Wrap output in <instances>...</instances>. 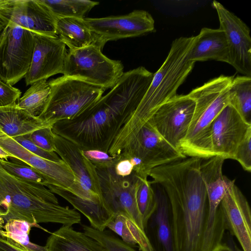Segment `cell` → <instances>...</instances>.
I'll list each match as a JSON object with an SVG mask.
<instances>
[{
  "mask_svg": "<svg viewBox=\"0 0 251 251\" xmlns=\"http://www.w3.org/2000/svg\"><path fill=\"white\" fill-rule=\"evenodd\" d=\"M153 74L143 66L124 72L107 94L75 118L55 123L53 132L81 149L108 152L118 128L137 107Z\"/></svg>",
  "mask_w": 251,
  "mask_h": 251,
  "instance_id": "6da1fadb",
  "label": "cell"
},
{
  "mask_svg": "<svg viewBox=\"0 0 251 251\" xmlns=\"http://www.w3.org/2000/svg\"><path fill=\"white\" fill-rule=\"evenodd\" d=\"M201 159L186 156L155 167L148 175L168 197L175 251H203L208 201L200 171Z\"/></svg>",
  "mask_w": 251,
  "mask_h": 251,
  "instance_id": "7a4b0ae2",
  "label": "cell"
},
{
  "mask_svg": "<svg viewBox=\"0 0 251 251\" xmlns=\"http://www.w3.org/2000/svg\"><path fill=\"white\" fill-rule=\"evenodd\" d=\"M196 36L175 39L163 64L153 74L151 82L133 113L124 122L114 144L125 149L158 108L176 95V92L193 69L189 55Z\"/></svg>",
  "mask_w": 251,
  "mask_h": 251,
  "instance_id": "3957f363",
  "label": "cell"
},
{
  "mask_svg": "<svg viewBox=\"0 0 251 251\" xmlns=\"http://www.w3.org/2000/svg\"><path fill=\"white\" fill-rule=\"evenodd\" d=\"M0 219L25 221L33 226L53 223L72 226L81 222L75 209L59 204L47 187L12 175L0 164Z\"/></svg>",
  "mask_w": 251,
  "mask_h": 251,
  "instance_id": "277c9868",
  "label": "cell"
},
{
  "mask_svg": "<svg viewBox=\"0 0 251 251\" xmlns=\"http://www.w3.org/2000/svg\"><path fill=\"white\" fill-rule=\"evenodd\" d=\"M234 76L221 75L187 95L195 102L194 113L180 151L186 156L207 158L214 156L211 144L212 124L229 104L228 90Z\"/></svg>",
  "mask_w": 251,
  "mask_h": 251,
  "instance_id": "5b68a950",
  "label": "cell"
},
{
  "mask_svg": "<svg viewBox=\"0 0 251 251\" xmlns=\"http://www.w3.org/2000/svg\"><path fill=\"white\" fill-rule=\"evenodd\" d=\"M50 91L43 109L37 116L52 126L57 122L72 120L95 104L103 88L64 75L50 80Z\"/></svg>",
  "mask_w": 251,
  "mask_h": 251,
  "instance_id": "8992f818",
  "label": "cell"
},
{
  "mask_svg": "<svg viewBox=\"0 0 251 251\" xmlns=\"http://www.w3.org/2000/svg\"><path fill=\"white\" fill-rule=\"evenodd\" d=\"M102 49L91 45L69 50L63 75L79 79L104 89H111L124 74L121 61L111 59L102 53Z\"/></svg>",
  "mask_w": 251,
  "mask_h": 251,
  "instance_id": "52a82bcc",
  "label": "cell"
},
{
  "mask_svg": "<svg viewBox=\"0 0 251 251\" xmlns=\"http://www.w3.org/2000/svg\"><path fill=\"white\" fill-rule=\"evenodd\" d=\"M225 159L218 156L201 159L200 171L208 201V215L203 244L209 247L222 240L227 227L220 203L227 190L235 183L223 174Z\"/></svg>",
  "mask_w": 251,
  "mask_h": 251,
  "instance_id": "ba28073f",
  "label": "cell"
},
{
  "mask_svg": "<svg viewBox=\"0 0 251 251\" xmlns=\"http://www.w3.org/2000/svg\"><path fill=\"white\" fill-rule=\"evenodd\" d=\"M34 48L33 33L8 22L0 34V79L13 86L25 77Z\"/></svg>",
  "mask_w": 251,
  "mask_h": 251,
  "instance_id": "9c48e42d",
  "label": "cell"
},
{
  "mask_svg": "<svg viewBox=\"0 0 251 251\" xmlns=\"http://www.w3.org/2000/svg\"><path fill=\"white\" fill-rule=\"evenodd\" d=\"M113 167L96 168L103 203L113 216L125 213L145 231L136 200L140 177L134 172L127 176H119L115 173Z\"/></svg>",
  "mask_w": 251,
  "mask_h": 251,
  "instance_id": "30bf717a",
  "label": "cell"
},
{
  "mask_svg": "<svg viewBox=\"0 0 251 251\" xmlns=\"http://www.w3.org/2000/svg\"><path fill=\"white\" fill-rule=\"evenodd\" d=\"M55 152L73 171L75 182L69 191L77 197L103 203L96 167L81 152V149L55 134Z\"/></svg>",
  "mask_w": 251,
  "mask_h": 251,
  "instance_id": "8fae6325",
  "label": "cell"
},
{
  "mask_svg": "<svg viewBox=\"0 0 251 251\" xmlns=\"http://www.w3.org/2000/svg\"><path fill=\"white\" fill-rule=\"evenodd\" d=\"M195 106V101L187 94L176 95L161 105L148 122L171 145L181 151V144L186 135Z\"/></svg>",
  "mask_w": 251,
  "mask_h": 251,
  "instance_id": "7c38bea8",
  "label": "cell"
},
{
  "mask_svg": "<svg viewBox=\"0 0 251 251\" xmlns=\"http://www.w3.org/2000/svg\"><path fill=\"white\" fill-rule=\"evenodd\" d=\"M220 28L225 33L229 54V64L243 75L251 77V37L247 25L220 2L212 3Z\"/></svg>",
  "mask_w": 251,
  "mask_h": 251,
  "instance_id": "4fadbf2b",
  "label": "cell"
},
{
  "mask_svg": "<svg viewBox=\"0 0 251 251\" xmlns=\"http://www.w3.org/2000/svg\"><path fill=\"white\" fill-rule=\"evenodd\" d=\"M0 16L32 32L58 37L56 18L41 0H0Z\"/></svg>",
  "mask_w": 251,
  "mask_h": 251,
  "instance_id": "5bb4252c",
  "label": "cell"
},
{
  "mask_svg": "<svg viewBox=\"0 0 251 251\" xmlns=\"http://www.w3.org/2000/svg\"><path fill=\"white\" fill-rule=\"evenodd\" d=\"M90 29L105 43L109 41L139 36L154 30L152 16L143 10H134L124 15L100 18H84Z\"/></svg>",
  "mask_w": 251,
  "mask_h": 251,
  "instance_id": "9a60e30c",
  "label": "cell"
},
{
  "mask_svg": "<svg viewBox=\"0 0 251 251\" xmlns=\"http://www.w3.org/2000/svg\"><path fill=\"white\" fill-rule=\"evenodd\" d=\"M251 130V123L248 122L231 104H228L216 117L211 126V144L214 156L225 159H233L238 145Z\"/></svg>",
  "mask_w": 251,
  "mask_h": 251,
  "instance_id": "2e32d148",
  "label": "cell"
},
{
  "mask_svg": "<svg viewBox=\"0 0 251 251\" xmlns=\"http://www.w3.org/2000/svg\"><path fill=\"white\" fill-rule=\"evenodd\" d=\"M33 33L34 48L29 69L25 76L26 86L63 73L68 50L58 38Z\"/></svg>",
  "mask_w": 251,
  "mask_h": 251,
  "instance_id": "e0dca14e",
  "label": "cell"
},
{
  "mask_svg": "<svg viewBox=\"0 0 251 251\" xmlns=\"http://www.w3.org/2000/svg\"><path fill=\"white\" fill-rule=\"evenodd\" d=\"M122 152L138 157L148 176L155 167L186 157L165 140L149 122Z\"/></svg>",
  "mask_w": 251,
  "mask_h": 251,
  "instance_id": "ac0fdd59",
  "label": "cell"
},
{
  "mask_svg": "<svg viewBox=\"0 0 251 251\" xmlns=\"http://www.w3.org/2000/svg\"><path fill=\"white\" fill-rule=\"evenodd\" d=\"M219 207L227 230L236 237L243 251H251V208L247 199L235 183L225 193Z\"/></svg>",
  "mask_w": 251,
  "mask_h": 251,
  "instance_id": "d6986e66",
  "label": "cell"
},
{
  "mask_svg": "<svg viewBox=\"0 0 251 251\" xmlns=\"http://www.w3.org/2000/svg\"><path fill=\"white\" fill-rule=\"evenodd\" d=\"M152 184L155 185L153 188L156 205L147 222L145 232L154 251H175L168 197L160 185Z\"/></svg>",
  "mask_w": 251,
  "mask_h": 251,
  "instance_id": "ffe728a7",
  "label": "cell"
},
{
  "mask_svg": "<svg viewBox=\"0 0 251 251\" xmlns=\"http://www.w3.org/2000/svg\"><path fill=\"white\" fill-rule=\"evenodd\" d=\"M56 32L58 38L69 47V50L91 45L103 49L106 44L99 35L90 29L84 18H57Z\"/></svg>",
  "mask_w": 251,
  "mask_h": 251,
  "instance_id": "44dd1931",
  "label": "cell"
},
{
  "mask_svg": "<svg viewBox=\"0 0 251 251\" xmlns=\"http://www.w3.org/2000/svg\"><path fill=\"white\" fill-rule=\"evenodd\" d=\"M196 61L214 60L229 64V54L225 33L220 28L203 27L196 40L189 55Z\"/></svg>",
  "mask_w": 251,
  "mask_h": 251,
  "instance_id": "7402d4cb",
  "label": "cell"
},
{
  "mask_svg": "<svg viewBox=\"0 0 251 251\" xmlns=\"http://www.w3.org/2000/svg\"><path fill=\"white\" fill-rule=\"evenodd\" d=\"M45 247L46 251H107L96 240L67 226L52 232Z\"/></svg>",
  "mask_w": 251,
  "mask_h": 251,
  "instance_id": "603a6c76",
  "label": "cell"
},
{
  "mask_svg": "<svg viewBox=\"0 0 251 251\" xmlns=\"http://www.w3.org/2000/svg\"><path fill=\"white\" fill-rule=\"evenodd\" d=\"M49 126H51L17 107L16 104L0 108V129L12 138L31 134Z\"/></svg>",
  "mask_w": 251,
  "mask_h": 251,
  "instance_id": "cb8c5ba5",
  "label": "cell"
},
{
  "mask_svg": "<svg viewBox=\"0 0 251 251\" xmlns=\"http://www.w3.org/2000/svg\"><path fill=\"white\" fill-rule=\"evenodd\" d=\"M52 193L68 201L75 209L83 214L89 220L91 226L100 231L107 227L114 216L100 202H94L81 199L68 190L53 185L47 187Z\"/></svg>",
  "mask_w": 251,
  "mask_h": 251,
  "instance_id": "d4e9b609",
  "label": "cell"
},
{
  "mask_svg": "<svg viewBox=\"0 0 251 251\" xmlns=\"http://www.w3.org/2000/svg\"><path fill=\"white\" fill-rule=\"evenodd\" d=\"M26 163L51 179L56 186L70 191L75 182L72 170L62 160L55 162L31 154Z\"/></svg>",
  "mask_w": 251,
  "mask_h": 251,
  "instance_id": "484cf974",
  "label": "cell"
},
{
  "mask_svg": "<svg viewBox=\"0 0 251 251\" xmlns=\"http://www.w3.org/2000/svg\"><path fill=\"white\" fill-rule=\"evenodd\" d=\"M229 104L251 123V77H234L228 90Z\"/></svg>",
  "mask_w": 251,
  "mask_h": 251,
  "instance_id": "4316f807",
  "label": "cell"
},
{
  "mask_svg": "<svg viewBox=\"0 0 251 251\" xmlns=\"http://www.w3.org/2000/svg\"><path fill=\"white\" fill-rule=\"evenodd\" d=\"M50 91V88L47 80L36 81L19 99L16 106L37 117L46 104Z\"/></svg>",
  "mask_w": 251,
  "mask_h": 251,
  "instance_id": "83f0119b",
  "label": "cell"
},
{
  "mask_svg": "<svg viewBox=\"0 0 251 251\" xmlns=\"http://www.w3.org/2000/svg\"><path fill=\"white\" fill-rule=\"evenodd\" d=\"M56 18L84 19L99 2L90 0H41Z\"/></svg>",
  "mask_w": 251,
  "mask_h": 251,
  "instance_id": "f1b7e54d",
  "label": "cell"
},
{
  "mask_svg": "<svg viewBox=\"0 0 251 251\" xmlns=\"http://www.w3.org/2000/svg\"><path fill=\"white\" fill-rule=\"evenodd\" d=\"M33 226L28 222L21 220H10L6 222L3 228L6 232L5 239L17 247L29 251H46L45 246H41L29 241V233Z\"/></svg>",
  "mask_w": 251,
  "mask_h": 251,
  "instance_id": "f546056e",
  "label": "cell"
},
{
  "mask_svg": "<svg viewBox=\"0 0 251 251\" xmlns=\"http://www.w3.org/2000/svg\"><path fill=\"white\" fill-rule=\"evenodd\" d=\"M10 158V161L0 160V164L10 174L25 181L46 187L49 185L56 186L54 181L35 168L16 158Z\"/></svg>",
  "mask_w": 251,
  "mask_h": 251,
  "instance_id": "4dcf8cb0",
  "label": "cell"
},
{
  "mask_svg": "<svg viewBox=\"0 0 251 251\" xmlns=\"http://www.w3.org/2000/svg\"><path fill=\"white\" fill-rule=\"evenodd\" d=\"M136 200L145 229L147 222L155 210L156 205L154 189L147 178L140 177Z\"/></svg>",
  "mask_w": 251,
  "mask_h": 251,
  "instance_id": "1f68e13d",
  "label": "cell"
},
{
  "mask_svg": "<svg viewBox=\"0 0 251 251\" xmlns=\"http://www.w3.org/2000/svg\"><path fill=\"white\" fill-rule=\"evenodd\" d=\"M82 227L86 234L100 242L107 251H137L109 231H100L86 225Z\"/></svg>",
  "mask_w": 251,
  "mask_h": 251,
  "instance_id": "d6a6232c",
  "label": "cell"
},
{
  "mask_svg": "<svg viewBox=\"0 0 251 251\" xmlns=\"http://www.w3.org/2000/svg\"><path fill=\"white\" fill-rule=\"evenodd\" d=\"M128 217L123 213L116 214L109 222L107 227L120 236L124 242L134 247L137 244L127 223Z\"/></svg>",
  "mask_w": 251,
  "mask_h": 251,
  "instance_id": "836d02e7",
  "label": "cell"
},
{
  "mask_svg": "<svg viewBox=\"0 0 251 251\" xmlns=\"http://www.w3.org/2000/svg\"><path fill=\"white\" fill-rule=\"evenodd\" d=\"M81 151L97 169H106L114 166L119 156H111L108 152L99 150H82Z\"/></svg>",
  "mask_w": 251,
  "mask_h": 251,
  "instance_id": "e575fe53",
  "label": "cell"
},
{
  "mask_svg": "<svg viewBox=\"0 0 251 251\" xmlns=\"http://www.w3.org/2000/svg\"><path fill=\"white\" fill-rule=\"evenodd\" d=\"M30 136L33 142L41 149L55 152V133L51 126L37 129L32 132Z\"/></svg>",
  "mask_w": 251,
  "mask_h": 251,
  "instance_id": "d590c367",
  "label": "cell"
},
{
  "mask_svg": "<svg viewBox=\"0 0 251 251\" xmlns=\"http://www.w3.org/2000/svg\"><path fill=\"white\" fill-rule=\"evenodd\" d=\"M0 146L19 160L26 162L31 152L0 129Z\"/></svg>",
  "mask_w": 251,
  "mask_h": 251,
  "instance_id": "8d00e7d4",
  "label": "cell"
},
{
  "mask_svg": "<svg viewBox=\"0 0 251 251\" xmlns=\"http://www.w3.org/2000/svg\"><path fill=\"white\" fill-rule=\"evenodd\" d=\"M13 138L22 146L36 156L55 162L62 161L56 152H49L37 146L32 141L30 134L17 136Z\"/></svg>",
  "mask_w": 251,
  "mask_h": 251,
  "instance_id": "74e56055",
  "label": "cell"
},
{
  "mask_svg": "<svg viewBox=\"0 0 251 251\" xmlns=\"http://www.w3.org/2000/svg\"><path fill=\"white\" fill-rule=\"evenodd\" d=\"M246 171H251V130L238 145L234 158Z\"/></svg>",
  "mask_w": 251,
  "mask_h": 251,
  "instance_id": "f35d334b",
  "label": "cell"
},
{
  "mask_svg": "<svg viewBox=\"0 0 251 251\" xmlns=\"http://www.w3.org/2000/svg\"><path fill=\"white\" fill-rule=\"evenodd\" d=\"M21 91L0 79V108L13 106L16 104L21 95Z\"/></svg>",
  "mask_w": 251,
  "mask_h": 251,
  "instance_id": "ab89813d",
  "label": "cell"
},
{
  "mask_svg": "<svg viewBox=\"0 0 251 251\" xmlns=\"http://www.w3.org/2000/svg\"><path fill=\"white\" fill-rule=\"evenodd\" d=\"M119 156V160L113 167L114 171L116 175L122 177L131 175L133 172V166L129 160L121 157Z\"/></svg>",
  "mask_w": 251,
  "mask_h": 251,
  "instance_id": "60d3db41",
  "label": "cell"
},
{
  "mask_svg": "<svg viewBox=\"0 0 251 251\" xmlns=\"http://www.w3.org/2000/svg\"><path fill=\"white\" fill-rule=\"evenodd\" d=\"M213 251H242L235 243L232 235L230 234L229 237L222 242L214 249Z\"/></svg>",
  "mask_w": 251,
  "mask_h": 251,
  "instance_id": "b9f144b4",
  "label": "cell"
},
{
  "mask_svg": "<svg viewBox=\"0 0 251 251\" xmlns=\"http://www.w3.org/2000/svg\"><path fill=\"white\" fill-rule=\"evenodd\" d=\"M0 251H29L20 248L8 242L5 238L0 237Z\"/></svg>",
  "mask_w": 251,
  "mask_h": 251,
  "instance_id": "7bdbcfd3",
  "label": "cell"
},
{
  "mask_svg": "<svg viewBox=\"0 0 251 251\" xmlns=\"http://www.w3.org/2000/svg\"><path fill=\"white\" fill-rule=\"evenodd\" d=\"M9 158H15V157L0 146V160H8Z\"/></svg>",
  "mask_w": 251,
  "mask_h": 251,
  "instance_id": "ee69618b",
  "label": "cell"
},
{
  "mask_svg": "<svg viewBox=\"0 0 251 251\" xmlns=\"http://www.w3.org/2000/svg\"><path fill=\"white\" fill-rule=\"evenodd\" d=\"M4 222L0 219V237L5 238L6 237V232L3 228Z\"/></svg>",
  "mask_w": 251,
  "mask_h": 251,
  "instance_id": "f6af8a7d",
  "label": "cell"
},
{
  "mask_svg": "<svg viewBox=\"0 0 251 251\" xmlns=\"http://www.w3.org/2000/svg\"><path fill=\"white\" fill-rule=\"evenodd\" d=\"M8 24V21L0 16V34Z\"/></svg>",
  "mask_w": 251,
  "mask_h": 251,
  "instance_id": "bcb514c9",
  "label": "cell"
}]
</instances>
